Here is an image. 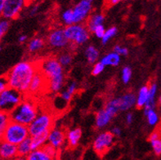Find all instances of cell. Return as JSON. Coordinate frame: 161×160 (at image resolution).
<instances>
[{
  "label": "cell",
  "instance_id": "1",
  "mask_svg": "<svg viewBox=\"0 0 161 160\" xmlns=\"http://www.w3.org/2000/svg\"><path fill=\"white\" fill-rule=\"evenodd\" d=\"M38 70L39 65L35 62L24 61L17 63L6 75L8 87L23 94L28 92L33 77Z\"/></svg>",
  "mask_w": 161,
  "mask_h": 160
},
{
  "label": "cell",
  "instance_id": "2",
  "mask_svg": "<svg viewBox=\"0 0 161 160\" xmlns=\"http://www.w3.org/2000/svg\"><path fill=\"white\" fill-rule=\"evenodd\" d=\"M39 69L47 80V86L51 91L57 92L61 89L64 83L63 68L58 60L49 57L39 65Z\"/></svg>",
  "mask_w": 161,
  "mask_h": 160
},
{
  "label": "cell",
  "instance_id": "3",
  "mask_svg": "<svg viewBox=\"0 0 161 160\" xmlns=\"http://www.w3.org/2000/svg\"><path fill=\"white\" fill-rule=\"evenodd\" d=\"M12 122L28 127L38 116V110L35 103L29 100H24L10 113Z\"/></svg>",
  "mask_w": 161,
  "mask_h": 160
},
{
  "label": "cell",
  "instance_id": "4",
  "mask_svg": "<svg viewBox=\"0 0 161 160\" xmlns=\"http://www.w3.org/2000/svg\"><path fill=\"white\" fill-rule=\"evenodd\" d=\"M23 97V93L8 87L0 93V111L10 113L24 101Z\"/></svg>",
  "mask_w": 161,
  "mask_h": 160
},
{
  "label": "cell",
  "instance_id": "5",
  "mask_svg": "<svg viewBox=\"0 0 161 160\" xmlns=\"http://www.w3.org/2000/svg\"><path fill=\"white\" fill-rule=\"evenodd\" d=\"M29 136H30V132L27 126L11 121L5 131L2 141L15 146H18Z\"/></svg>",
  "mask_w": 161,
  "mask_h": 160
},
{
  "label": "cell",
  "instance_id": "6",
  "mask_svg": "<svg viewBox=\"0 0 161 160\" xmlns=\"http://www.w3.org/2000/svg\"><path fill=\"white\" fill-rule=\"evenodd\" d=\"M53 119L48 113H42L38 114L34 121L28 126L30 136H34L49 132L53 128Z\"/></svg>",
  "mask_w": 161,
  "mask_h": 160
},
{
  "label": "cell",
  "instance_id": "7",
  "mask_svg": "<svg viewBox=\"0 0 161 160\" xmlns=\"http://www.w3.org/2000/svg\"><path fill=\"white\" fill-rule=\"evenodd\" d=\"M64 33L69 42L81 45L85 43L89 39V31L88 28L82 24H75L66 26Z\"/></svg>",
  "mask_w": 161,
  "mask_h": 160
},
{
  "label": "cell",
  "instance_id": "8",
  "mask_svg": "<svg viewBox=\"0 0 161 160\" xmlns=\"http://www.w3.org/2000/svg\"><path fill=\"white\" fill-rule=\"evenodd\" d=\"M92 2L91 0H81L72 8L75 24H80L84 22L89 16L90 12L92 11Z\"/></svg>",
  "mask_w": 161,
  "mask_h": 160
},
{
  "label": "cell",
  "instance_id": "9",
  "mask_svg": "<svg viewBox=\"0 0 161 160\" xmlns=\"http://www.w3.org/2000/svg\"><path fill=\"white\" fill-rule=\"evenodd\" d=\"M24 0H5L2 17L5 20H12L19 16L25 6Z\"/></svg>",
  "mask_w": 161,
  "mask_h": 160
},
{
  "label": "cell",
  "instance_id": "10",
  "mask_svg": "<svg viewBox=\"0 0 161 160\" xmlns=\"http://www.w3.org/2000/svg\"><path fill=\"white\" fill-rule=\"evenodd\" d=\"M114 142V136L110 132H102L95 138L93 141V150L97 154H102L110 148Z\"/></svg>",
  "mask_w": 161,
  "mask_h": 160
},
{
  "label": "cell",
  "instance_id": "11",
  "mask_svg": "<svg viewBox=\"0 0 161 160\" xmlns=\"http://www.w3.org/2000/svg\"><path fill=\"white\" fill-rule=\"evenodd\" d=\"M65 141V134L63 130L57 128H52L51 131L49 132L48 137H47V142L50 146L57 150L63 146Z\"/></svg>",
  "mask_w": 161,
  "mask_h": 160
},
{
  "label": "cell",
  "instance_id": "12",
  "mask_svg": "<svg viewBox=\"0 0 161 160\" xmlns=\"http://www.w3.org/2000/svg\"><path fill=\"white\" fill-rule=\"evenodd\" d=\"M47 40L49 44L54 47H66L69 43V41L64 33V30H55L52 31L48 35Z\"/></svg>",
  "mask_w": 161,
  "mask_h": 160
},
{
  "label": "cell",
  "instance_id": "13",
  "mask_svg": "<svg viewBox=\"0 0 161 160\" xmlns=\"http://www.w3.org/2000/svg\"><path fill=\"white\" fill-rule=\"evenodd\" d=\"M18 156L17 146L8 143L4 141H0V158L3 160H11Z\"/></svg>",
  "mask_w": 161,
  "mask_h": 160
},
{
  "label": "cell",
  "instance_id": "14",
  "mask_svg": "<svg viewBox=\"0 0 161 160\" xmlns=\"http://www.w3.org/2000/svg\"><path fill=\"white\" fill-rule=\"evenodd\" d=\"M46 86H47V79L39 69L33 77L31 85L29 87L28 92H30L31 94H35L40 91ZM47 87H48V86H47Z\"/></svg>",
  "mask_w": 161,
  "mask_h": 160
},
{
  "label": "cell",
  "instance_id": "15",
  "mask_svg": "<svg viewBox=\"0 0 161 160\" xmlns=\"http://www.w3.org/2000/svg\"><path fill=\"white\" fill-rule=\"evenodd\" d=\"M137 97L133 93H127L118 97L119 107L121 111H126L136 105Z\"/></svg>",
  "mask_w": 161,
  "mask_h": 160
},
{
  "label": "cell",
  "instance_id": "16",
  "mask_svg": "<svg viewBox=\"0 0 161 160\" xmlns=\"http://www.w3.org/2000/svg\"><path fill=\"white\" fill-rule=\"evenodd\" d=\"M157 93V85L156 83H151L149 86V93L148 100L144 107V113H147L151 109H155V96Z\"/></svg>",
  "mask_w": 161,
  "mask_h": 160
},
{
  "label": "cell",
  "instance_id": "17",
  "mask_svg": "<svg viewBox=\"0 0 161 160\" xmlns=\"http://www.w3.org/2000/svg\"><path fill=\"white\" fill-rule=\"evenodd\" d=\"M49 132H45L43 134H39L37 136H31V148L32 150L42 149L47 142Z\"/></svg>",
  "mask_w": 161,
  "mask_h": 160
},
{
  "label": "cell",
  "instance_id": "18",
  "mask_svg": "<svg viewBox=\"0 0 161 160\" xmlns=\"http://www.w3.org/2000/svg\"><path fill=\"white\" fill-rule=\"evenodd\" d=\"M112 117L107 112L103 109H100L96 115V126L98 128H103L108 125Z\"/></svg>",
  "mask_w": 161,
  "mask_h": 160
},
{
  "label": "cell",
  "instance_id": "19",
  "mask_svg": "<svg viewBox=\"0 0 161 160\" xmlns=\"http://www.w3.org/2000/svg\"><path fill=\"white\" fill-rule=\"evenodd\" d=\"M104 20L105 17L102 13H95V14L92 15L89 17V19H88V24H87L88 31L93 32V30H95L96 27L103 25Z\"/></svg>",
  "mask_w": 161,
  "mask_h": 160
},
{
  "label": "cell",
  "instance_id": "20",
  "mask_svg": "<svg viewBox=\"0 0 161 160\" xmlns=\"http://www.w3.org/2000/svg\"><path fill=\"white\" fill-rule=\"evenodd\" d=\"M148 93H149V86L145 85L140 88L138 91V94L136 97L137 101H136V105L138 108L145 107L146 104L148 100Z\"/></svg>",
  "mask_w": 161,
  "mask_h": 160
},
{
  "label": "cell",
  "instance_id": "21",
  "mask_svg": "<svg viewBox=\"0 0 161 160\" xmlns=\"http://www.w3.org/2000/svg\"><path fill=\"white\" fill-rule=\"evenodd\" d=\"M101 62L105 66L106 65H109V66H117L119 64V62H120V56L114 52H110L102 57V60H101Z\"/></svg>",
  "mask_w": 161,
  "mask_h": 160
},
{
  "label": "cell",
  "instance_id": "22",
  "mask_svg": "<svg viewBox=\"0 0 161 160\" xmlns=\"http://www.w3.org/2000/svg\"><path fill=\"white\" fill-rule=\"evenodd\" d=\"M32 151L31 148V137L29 136L25 140L23 141L21 143L17 146V153H18V156L27 157L29 154Z\"/></svg>",
  "mask_w": 161,
  "mask_h": 160
},
{
  "label": "cell",
  "instance_id": "23",
  "mask_svg": "<svg viewBox=\"0 0 161 160\" xmlns=\"http://www.w3.org/2000/svg\"><path fill=\"white\" fill-rule=\"evenodd\" d=\"M26 160H53L46 153L43 148L39 150H32L29 155H27Z\"/></svg>",
  "mask_w": 161,
  "mask_h": 160
},
{
  "label": "cell",
  "instance_id": "24",
  "mask_svg": "<svg viewBox=\"0 0 161 160\" xmlns=\"http://www.w3.org/2000/svg\"><path fill=\"white\" fill-rule=\"evenodd\" d=\"M82 136V130L80 128H74L69 131L67 133V140L69 144L71 146H76L80 141Z\"/></svg>",
  "mask_w": 161,
  "mask_h": 160
},
{
  "label": "cell",
  "instance_id": "25",
  "mask_svg": "<svg viewBox=\"0 0 161 160\" xmlns=\"http://www.w3.org/2000/svg\"><path fill=\"white\" fill-rule=\"evenodd\" d=\"M10 123L11 119L9 113L0 111V141L3 140L5 131Z\"/></svg>",
  "mask_w": 161,
  "mask_h": 160
},
{
  "label": "cell",
  "instance_id": "26",
  "mask_svg": "<svg viewBox=\"0 0 161 160\" xmlns=\"http://www.w3.org/2000/svg\"><path fill=\"white\" fill-rule=\"evenodd\" d=\"M104 109L110 116H111V117H114V115H116L117 113L119 111L118 98H113V99L110 100V101L106 103Z\"/></svg>",
  "mask_w": 161,
  "mask_h": 160
},
{
  "label": "cell",
  "instance_id": "27",
  "mask_svg": "<svg viewBox=\"0 0 161 160\" xmlns=\"http://www.w3.org/2000/svg\"><path fill=\"white\" fill-rule=\"evenodd\" d=\"M85 57L91 64L96 62L99 57V52L94 46H88L85 50Z\"/></svg>",
  "mask_w": 161,
  "mask_h": 160
},
{
  "label": "cell",
  "instance_id": "28",
  "mask_svg": "<svg viewBox=\"0 0 161 160\" xmlns=\"http://www.w3.org/2000/svg\"><path fill=\"white\" fill-rule=\"evenodd\" d=\"M43 44H44V41L43 39H40V38H35L32 40H31L30 43L28 45L29 51L31 52H35L39 51V49L43 47Z\"/></svg>",
  "mask_w": 161,
  "mask_h": 160
},
{
  "label": "cell",
  "instance_id": "29",
  "mask_svg": "<svg viewBox=\"0 0 161 160\" xmlns=\"http://www.w3.org/2000/svg\"><path fill=\"white\" fill-rule=\"evenodd\" d=\"M61 19H62V21L67 26L72 25H75V18H74L72 8H69V9H66L65 11H64L62 12V14H61Z\"/></svg>",
  "mask_w": 161,
  "mask_h": 160
},
{
  "label": "cell",
  "instance_id": "30",
  "mask_svg": "<svg viewBox=\"0 0 161 160\" xmlns=\"http://www.w3.org/2000/svg\"><path fill=\"white\" fill-rule=\"evenodd\" d=\"M145 113V115L147 118V122L148 124L151 126H155L158 124L159 122V115H158L157 112L155 111V109H151L149 111H147Z\"/></svg>",
  "mask_w": 161,
  "mask_h": 160
},
{
  "label": "cell",
  "instance_id": "31",
  "mask_svg": "<svg viewBox=\"0 0 161 160\" xmlns=\"http://www.w3.org/2000/svg\"><path fill=\"white\" fill-rule=\"evenodd\" d=\"M117 33V28L116 27H110V29H108L107 30H106V33H105L104 36L102 37V41L103 44H106L107 43L109 40H110L111 38L116 35Z\"/></svg>",
  "mask_w": 161,
  "mask_h": 160
},
{
  "label": "cell",
  "instance_id": "32",
  "mask_svg": "<svg viewBox=\"0 0 161 160\" xmlns=\"http://www.w3.org/2000/svg\"><path fill=\"white\" fill-rule=\"evenodd\" d=\"M57 60H58L61 66H67V65H69L71 63L72 57L70 56V54L65 53V54L61 55Z\"/></svg>",
  "mask_w": 161,
  "mask_h": 160
},
{
  "label": "cell",
  "instance_id": "33",
  "mask_svg": "<svg viewBox=\"0 0 161 160\" xmlns=\"http://www.w3.org/2000/svg\"><path fill=\"white\" fill-rule=\"evenodd\" d=\"M9 26H10L9 20H5V19H2L1 20V21H0V40L2 39L3 37L4 36V35L8 30Z\"/></svg>",
  "mask_w": 161,
  "mask_h": 160
},
{
  "label": "cell",
  "instance_id": "34",
  "mask_svg": "<svg viewBox=\"0 0 161 160\" xmlns=\"http://www.w3.org/2000/svg\"><path fill=\"white\" fill-rule=\"evenodd\" d=\"M132 77V69L129 66L124 67L122 70V80L125 83H128Z\"/></svg>",
  "mask_w": 161,
  "mask_h": 160
},
{
  "label": "cell",
  "instance_id": "35",
  "mask_svg": "<svg viewBox=\"0 0 161 160\" xmlns=\"http://www.w3.org/2000/svg\"><path fill=\"white\" fill-rule=\"evenodd\" d=\"M43 150L46 151L47 154H48L49 156L51 157L53 160H55L56 158H57V150L55 149L54 147H53L52 146H50L49 144H46L43 147Z\"/></svg>",
  "mask_w": 161,
  "mask_h": 160
},
{
  "label": "cell",
  "instance_id": "36",
  "mask_svg": "<svg viewBox=\"0 0 161 160\" xmlns=\"http://www.w3.org/2000/svg\"><path fill=\"white\" fill-rule=\"evenodd\" d=\"M151 144L152 146L154 152L156 155H160L161 154V138L156 139V140L151 141Z\"/></svg>",
  "mask_w": 161,
  "mask_h": 160
},
{
  "label": "cell",
  "instance_id": "37",
  "mask_svg": "<svg viewBox=\"0 0 161 160\" xmlns=\"http://www.w3.org/2000/svg\"><path fill=\"white\" fill-rule=\"evenodd\" d=\"M105 65L102 64V62H97L95 65H93V68H92V74L93 75H98L102 73V71L104 70Z\"/></svg>",
  "mask_w": 161,
  "mask_h": 160
},
{
  "label": "cell",
  "instance_id": "38",
  "mask_svg": "<svg viewBox=\"0 0 161 160\" xmlns=\"http://www.w3.org/2000/svg\"><path fill=\"white\" fill-rule=\"evenodd\" d=\"M92 33H93L94 35H96L97 38L102 39V37L104 36L105 33H106V30H105V27L103 26V25H99V26L96 27Z\"/></svg>",
  "mask_w": 161,
  "mask_h": 160
},
{
  "label": "cell",
  "instance_id": "39",
  "mask_svg": "<svg viewBox=\"0 0 161 160\" xmlns=\"http://www.w3.org/2000/svg\"><path fill=\"white\" fill-rule=\"evenodd\" d=\"M114 52L115 53H117L119 56H127V55L129 54V50L127 47H120V46H119V45H116L115 47H114Z\"/></svg>",
  "mask_w": 161,
  "mask_h": 160
},
{
  "label": "cell",
  "instance_id": "40",
  "mask_svg": "<svg viewBox=\"0 0 161 160\" xmlns=\"http://www.w3.org/2000/svg\"><path fill=\"white\" fill-rule=\"evenodd\" d=\"M8 87V79H7L6 75H3L0 76V93L2 92L3 90H5Z\"/></svg>",
  "mask_w": 161,
  "mask_h": 160
},
{
  "label": "cell",
  "instance_id": "41",
  "mask_svg": "<svg viewBox=\"0 0 161 160\" xmlns=\"http://www.w3.org/2000/svg\"><path fill=\"white\" fill-rule=\"evenodd\" d=\"M76 88H77V84H76V83L75 82H72V83H70L69 84L68 87L66 88V91L73 96V94L75 92Z\"/></svg>",
  "mask_w": 161,
  "mask_h": 160
},
{
  "label": "cell",
  "instance_id": "42",
  "mask_svg": "<svg viewBox=\"0 0 161 160\" xmlns=\"http://www.w3.org/2000/svg\"><path fill=\"white\" fill-rule=\"evenodd\" d=\"M62 99L65 101V102H69V101H70V99H71L72 97V95L70 93H69L66 90H65V91H63L62 92H61V96H60Z\"/></svg>",
  "mask_w": 161,
  "mask_h": 160
},
{
  "label": "cell",
  "instance_id": "43",
  "mask_svg": "<svg viewBox=\"0 0 161 160\" xmlns=\"http://www.w3.org/2000/svg\"><path fill=\"white\" fill-rule=\"evenodd\" d=\"M159 138H161L160 137V134H159V132H157V131H155V132H152L151 133V135L150 136V141H153V140H156V139H159Z\"/></svg>",
  "mask_w": 161,
  "mask_h": 160
},
{
  "label": "cell",
  "instance_id": "44",
  "mask_svg": "<svg viewBox=\"0 0 161 160\" xmlns=\"http://www.w3.org/2000/svg\"><path fill=\"white\" fill-rule=\"evenodd\" d=\"M111 133H112L113 136H119L121 135V129L119 128H114L112 130H111Z\"/></svg>",
  "mask_w": 161,
  "mask_h": 160
},
{
  "label": "cell",
  "instance_id": "45",
  "mask_svg": "<svg viewBox=\"0 0 161 160\" xmlns=\"http://www.w3.org/2000/svg\"><path fill=\"white\" fill-rule=\"evenodd\" d=\"M133 121V115L132 113H129L126 115V122L128 124H131Z\"/></svg>",
  "mask_w": 161,
  "mask_h": 160
},
{
  "label": "cell",
  "instance_id": "46",
  "mask_svg": "<svg viewBox=\"0 0 161 160\" xmlns=\"http://www.w3.org/2000/svg\"><path fill=\"white\" fill-rule=\"evenodd\" d=\"M38 11H39V6H38V5H35V6L33 7L31 10H30V15H31V16H34V15H35L37 12H38Z\"/></svg>",
  "mask_w": 161,
  "mask_h": 160
},
{
  "label": "cell",
  "instance_id": "47",
  "mask_svg": "<svg viewBox=\"0 0 161 160\" xmlns=\"http://www.w3.org/2000/svg\"><path fill=\"white\" fill-rule=\"evenodd\" d=\"M27 36L26 35H20V37H19V39H18V41H19V43H25V41L27 40Z\"/></svg>",
  "mask_w": 161,
  "mask_h": 160
},
{
  "label": "cell",
  "instance_id": "48",
  "mask_svg": "<svg viewBox=\"0 0 161 160\" xmlns=\"http://www.w3.org/2000/svg\"><path fill=\"white\" fill-rule=\"evenodd\" d=\"M4 3H5V0H0V16H2L3 11Z\"/></svg>",
  "mask_w": 161,
  "mask_h": 160
},
{
  "label": "cell",
  "instance_id": "49",
  "mask_svg": "<svg viewBox=\"0 0 161 160\" xmlns=\"http://www.w3.org/2000/svg\"><path fill=\"white\" fill-rule=\"evenodd\" d=\"M15 160H26V157H22V156H17Z\"/></svg>",
  "mask_w": 161,
  "mask_h": 160
},
{
  "label": "cell",
  "instance_id": "50",
  "mask_svg": "<svg viewBox=\"0 0 161 160\" xmlns=\"http://www.w3.org/2000/svg\"><path fill=\"white\" fill-rule=\"evenodd\" d=\"M118 3H119V0H111V1H110V3L113 4V5H114V4H117Z\"/></svg>",
  "mask_w": 161,
  "mask_h": 160
},
{
  "label": "cell",
  "instance_id": "51",
  "mask_svg": "<svg viewBox=\"0 0 161 160\" xmlns=\"http://www.w3.org/2000/svg\"><path fill=\"white\" fill-rule=\"evenodd\" d=\"M158 102H159V104L161 106V95L159 96V100H158Z\"/></svg>",
  "mask_w": 161,
  "mask_h": 160
},
{
  "label": "cell",
  "instance_id": "52",
  "mask_svg": "<svg viewBox=\"0 0 161 160\" xmlns=\"http://www.w3.org/2000/svg\"><path fill=\"white\" fill-rule=\"evenodd\" d=\"M2 46H1V45H0V52H2Z\"/></svg>",
  "mask_w": 161,
  "mask_h": 160
},
{
  "label": "cell",
  "instance_id": "53",
  "mask_svg": "<svg viewBox=\"0 0 161 160\" xmlns=\"http://www.w3.org/2000/svg\"><path fill=\"white\" fill-rule=\"evenodd\" d=\"M1 20H2V19H1V18H0V21H1Z\"/></svg>",
  "mask_w": 161,
  "mask_h": 160
}]
</instances>
